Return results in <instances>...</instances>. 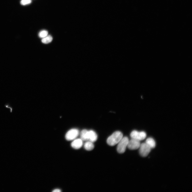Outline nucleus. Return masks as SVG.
<instances>
[{
  "instance_id": "nucleus-16",
  "label": "nucleus",
  "mask_w": 192,
  "mask_h": 192,
  "mask_svg": "<svg viewBox=\"0 0 192 192\" xmlns=\"http://www.w3.org/2000/svg\"><path fill=\"white\" fill-rule=\"evenodd\" d=\"M53 192H60L61 191V190L59 189H57L54 190L53 191Z\"/></svg>"
},
{
  "instance_id": "nucleus-4",
  "label": "nucleus",
  "mask_w": 192,
  "mask_h": 192,
  "mask_svg": "<svg viewBox=\"0 0 192 192\" xmlns=\"http://www.w3.org/2000/svg\"><path fill=\"white\" fill-rule=\"evenodd\" d=\"M139 148L140 155L143 157L147 156L151 151V149L145 143L141 144Z\"/></svg>"
},
{
  "instance_id": "nucleus-2",
  "label": "nucleus",
  "mask_w": 192,
  "mask_h": 192,
  "mask_svg": "<svg viewBox=\"0 0 192 192\" xmlns=\"http://www.w3.org/2000/svg\"><path fill=\"white\" fill-rule=\"evenodd\" d=\"M129 141L128 137H123L118 143V145L117 147V151L119 153H123L126 151Z\"/></svg>"
},
{
  "instance_id": "nucleus-12",
  "label": "nucleus",
  "mask_w": 192,
  "mask_h": 192,
  "mask_svg": "<svg viewBox=\"0 0 192 192\" xmlns=\"http://www.w3.org/2000/svg\"><path fill=\"white\" fill-rule=\"evenodd\" d=\"M53 38L52 36L49 35L43 38L41 41L43 43L47 44L51 42Z\"/></svg>"
},
{
  "instance_id": "nucleus-1",
  "label": "nucleus",
  "mask_w": 192,
  "mask_h": 192,
  "mask_svg": "<svg viewBox=\"0 0 192 192\" xmlns=\"http://www.w3.org/2000/svg\"><path fill=\"white\" fill-rule=\"evenodd\" d=\"M123 136V133L121 132H115L108 138L107 140V143L111 146H114L118 144L122 139Z\"/></svg>"
},
{
  "instance_id": "nucleus-13",
  "label": "nucleus",
  "mask_w": 192,
  "mask_h": 192,
  "mask_svg": "<svg viewBox=\"0 0 192 192\" xmlns=\"http://www.w3.org/2000/svg\"><path fill=\"white\" fill-rule=\"evenodd\" d=\"M48 32L47 31L43 30L39 33V36L40 38H43L48 35Z\"/></svg>"
},
{
  "instance_id": "nucleus-7",
  "label": "nucleus",
  "mask_w": 192,
  "mask_h": 192,
  "mask_svg": "<svg viewBox=\"0 0 192 192\" xmlns=\"http://www.w3.org/2000/svg\"><path fill=\"white\" fill-rule=\"evenodd\" d=\"M83 144V140L81 139H78L74 140L71 145L73 148L77 149L82 147Z\"/></svg>"
},
{
  "instance_id": "nucleus-10",
  "label": "nucleus",
  "mask_w": 192,
  "mask_h": 192,
  "mask_svg": "<svg viewBox=\"0 0 192 192\" xmlns=\"http://www.w3.org/2000/svg\"><path fill=\"white\" fill-rule=\"evenodd\" d=\"M84 146L85 149L87 151H91L94 148L93 143L89 141L86 142Z\"/></svg>"
},
{
  "instance_id": "nucleus-14",
  "label": "nucleus",
  "mask_w": 192,
  "mask_h": 192,
  "mask_svg": "<svg viewBox=\"0 0 192 192\" xmlns=\"http://www.w3.org/2000/svg\"><path fill=\"white\" fill-rule=\"evenodd\" d=\"M31 2V0H22L21 4L22 5L25 6L30 4Z\"/></svg>"
},
{
  "instance_id": "nucleus-9",
  "label": "nucleus",
  "mask_w": 192,
  "mask_h": 192,
  "mask_svg": "<svg viewBox=\"0 0 192 192\" xmlns=\"http://www.w3.org/2000/svg\"><path fill=\"white\" fill-rule=\"evenodd\" d=\"M145 143L151 149L155 148L156 147V142L152 138H148L146 140Z\"/></svg>"
},
{
  "instance_id": "nucleus-15",
  "label": "nucleus",
  "mask_w": 192,
  "mask_h": 192,
  "mask_svg": "<svg viewBox=\"0 0 192 192\" xmlns=\"http://www.w3.org/2000/svg\"><path fill=\"white\" fill-rule=\"evenodd\" d=\"M5 107L6 108L9 109L10 112L11 113H12L13 112V108L10 105L9 103H6L5 104Z\"/></svg>"
},
{
  "instance_id": "nucleus-6",
  "label": "nucleus",
  "mask_w": 192,
  "mask_h": 192,
  "mask_svg": "<svg viewBox=\"0 0 192 192\" xmlns=\"http://www.w3.org/2000/svg\"><path fill=\"white\" fill-rule=\"evenodd\" d=\"M140 144V141L132 139L130 140L129 141L127 147L130 150H136L139 148Z\"/></svg>"
},
{
  "instance_id": "nucleus-5",
  "label": "nucleus",
  "mask_w": 192,
  "mask_h": 192,
  "mask_svg": "<svg viewBox=\"0 0 192 192\" xmlns=\"http://www.w3.org/2000/svg\"><path fill=\"white\" fill-rule=\"evenodd\" d=\"M79 132L78 129H70L66 133L65 137L68 141H72L76 139L79 134Z\"/></svg>"
},
{
  "instance_id": "nucleus-3",
  "label": "nucleus",
  "mask_w": 192,
  "mask_h": 192,
  "mask_svg": "<svg viewBox=\"0 0 192 192\" xmlns=\"http://www.w3.org/2000/svg\"><path fill=\"white\" fill-rule=\"evenodd\" d=\"M130 136L132 139H135L140 141L145 139L146 137L147 134L144 131L139 132L134 130L131 132Z\"/></svg>"
},
{
  "instance_id": "nucleus-8",
  "label": "nucleus",
  "mask_w": 192,
  "mask_h": 192,
  "mask_svg": "<svg viewBox=\"0 0 192 192\" xmlns=\"http://www.w3.org/2000/svg\"><path fill=\"white\" fill-rule=\"evenodd\" d=\"M98 136L96 133L93 130L88 131V141L93 143L97 140Z\"/></svg>"
},
{
  "instance_id": "nucleus-11",
  "label": "nucleus",
  "mask_w": 192,
  "mask_h": 192,
  "mask_svg": "<svg viewBox=\"0 0 192 192\" xmlns=\"http://www.w3.org/2000/svg\"><path fill=\"white\" fill-rule=\"evenodd\" d=\"M88 132L86 129H83L81 132V139L83 141H88Z\"/></svg>"
}]
</instances>
